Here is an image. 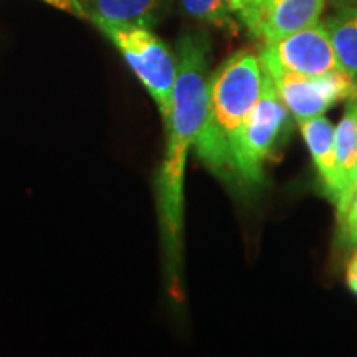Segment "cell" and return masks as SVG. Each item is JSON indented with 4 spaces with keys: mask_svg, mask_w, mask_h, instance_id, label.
I'll return each instance as SVG.
<instances>
[{
    "mask_svg": "<svg viewBox=\"0 0 357 357\" xmlns=\"http://www.w3.org/2000/svg\"><path fill=\"white\" fill-rule=\"evenodd\" d=\"M303 139H305L307 149L314 162L316 171L319 174L321 184L328 192L329 197H333L334 190V136H336V126L326 118L324 114L314 116L300 123Z\"/></svg>",
    "mask_w": 357,
    "mask_h": 357,
    "instance_id": "cell-8",
    "label": "cell"
},
{
    "mask_svg": "<svg viewBox=\"0 0 357 357\" xmlns=\"http://www.w3.org/2000/svg\"><path fill=\"white\" fill-rule=\"evenodd\" d=\"M351 100H352V101H354V105H356V109H357V93H356V95H354V96H352V98H351Z\"/></svg>",
    "mask_w": 357,
    "mask_h": 357,
    "instance_id": "cell-19",
    "label": "cell"
},
{
    "mask_svg": "<svg viewBox=\"0 0 357 357\" xmlns=\"http://www.w3.org/2000/svg\"><path fill=\"white\" fill-rule=\"evenodd\" d=\"M346 281L347 287L354 294H357V248L352 253V257L349 258L346 266Z\"/></svg>",
    "mask_w": 357,
    "mask_h": 357,
    "instance_id": "cell-17",
    "label": "cell"
},
{
    "mask_svg": "<svg viewBox=\"0 0 357 357\" xmlns=\"http://www.w3.org/2000/svg\"><path fill=\"white\" fill-rule=\"evenodd\" d=\"M208 50L211 45L202 35L187 33L177 42V77L166 123L167 147L158 177L160 235L172 293L178 287L182 263L185 160L197 146L208 114Z\"/></svg>",
    "mask_w": 357,
    "mask_h": 357,
    "instance_id": "cell-1",
    "label": "cell"
},
{
    "mask_svg": "<svg viewBox=\"0 0 357 357\" xmlns=\"http://www.w3.org/2000/svg\"><path fill=\"white\" fill-rule=\"evenodd\" d=\"M357 190V160H356V169H354V174H352L349 184L346 185V189L341 192V195H339V199L336 200V205H337V215L341 213L342 211L346 208V205L349 204V200L352 195H354V192Z\"/></svg>",
    "mask_w": 357,
    "mask_h": 357,
    "instance_id": "cell-16",
    "label": "cell"
},
{
    "mask_svg": "<svg viewBox=\"0 0 357 357\" xmlns=\"http://www.w3.org/2000/svg\"><path fill=\"white\" fill-rule=\"evenodd\" d=\"M324 25L339 65L357 86V3L337 8Z\"/></svg>",
    "mask_w": 357,
    "mask_h": 357,
    "instance_id": "cell-11",
    "label": "cell"
},
{
    "mask_svg": "<svg viewBox=\"0 0 357 357\" xmlns=\"http://www.w3.org/2000/svg\"><path fill=\"white\" fill-rule=\"evenodd\" d=\"M182 6L195 19L205 24L225 30L231 35L238 33L240 25L234 19V12L230 10L225 0H181Z\"/></svg>",
    "mask_w": 357,
    "mask_h": 357,
    "instance_id": "cell-12",
    "label": "cell"
},
{
    "mask_svg": "<svg viewBox=\"0 0 357 357\" xmlns=\"http://www.w3.org/2000/svg\"><path fill=\"white\" fill-rule=\"evenodd\" d=\"M225 2L229 3L230 10L240 17L242 24L252 17V13L255 12L258 6V0H225Z\"/></svg>",
    "mask_w": 357,
    "mask_h": 357,
    "instance_id": "cell-14",
    "label": "cell"
},
{
    "mask_svg": "<svg viewBox=\"0 0 357 357\" xmlns=\"http://www.w3.org/2000/svg\"><path fill=\"white\" fill-rule=\"evenodd\" d=\"M258 58L263 68H280L310 77L342 70L328 29L319 22L275 42L263 43Z\"/></svg>",
    "mask_w": 357,
    "mask_h": 357,
    "instance_id": "cell-6",
    "label": "cell"
},
{
    "mask_svg": "<svg viewBox=\"0 0 357 357\" xmlns=\"http://www.w3.org/2000/svg\"><path fill=\"white\" fill-rule=\"evenodd\" d=\"M263 71L271 78L280 100L298 123L324 114L337 101L349 100L357 93L356 83L344 70L318 77L280 68H263Z\"/></svg>",
    "mask_w": 357,
    "mask_h": 357,
    "instance_id": "cell-5",
    "label": "cell"
},
{
    "mask_svg": "<svg viewBox=\"0 0 357 357\" xmlns=\"http://www.w3.org/2000/svg\"><path fill=\"white\" fill-rule=\"evenodd\" d=\"M86 17L118 24L153 26L166 0H82Z\"/></svg>",
    "mask_w": 357,
    "mask_h": 357,
    "instance_id": "cell-9",
    "label": "cell"
},
{
    "mask_svg": "<svg viewBox=\"0 0 357 357\" xmlns=\"http://www.w3.org/2000/svg\"><path fill=\"white\" fill-rule=\"evenodd\" d=\"M91 22L121 52L126 63L154 100L164 123H167L177 77L176 55L162 40L151 32L149 26L118 24L102 19H91Z\"/></svg>",
    "mask_w": 357,
    "mask_h": 357,
    "instance_id": "cell-3",
    "label": "cell"
},
{
    "mask_svg": "<svg viewBox=\"0 0 357 357\" xmlns=\"http://www.w3.org/2000/svg\"><path fill=\"white\" fill-rule=\"evenodd\" d=\"M288 119V109L280 100L271 78L265 73L260 100L245 123L231 155L234 171L245 182L255 184L263 177V166L273 153Z\"/></svg>",
    "mask_w": 357,
    "mask_h": 357,
    "instance_id": "cell-4",
    "label": "cell"
},
{
    "mask_svg": "<svg viewBox=\"0 0 357 357\" xmlns=\"http://www.w3.org/2000/svg\"><path fill=\"white\" fill-rule=\"evenodd\" d=\"M334 190L333 200L336 202L341 192L349 184L357 160V109L354 101L347 100L346 114L336 126L334 136Z\"/></svg>",
    "mask_w": 357,
    "mask_h": 357,
    "instance_id": "cell-10",
    "label": "cell"
},
{
    "mask_svg": "<svg viewBox=\"0 0 357 357\" xmlns=\"http://www.w3.org/2000/svg\"><path fill=\"white\" fill-rule=\"evenodd\" d=\"M339 231H341L342 242L349 247L357 248V190L352 195L346 208L337 215Z\"/></svg>",
    "mask_w": 357,
    "mask_h": 357,
    "instance_id": "cell-13",
    "label": "cell"
},
{
    "mask_svg": "<svg viewBox=\"0 0 357 357\" xmlns=\"http://www.w3.org/2000/svg\"><path fill=\"white\" fill-rule=\"evenodd\" d=\"M45 3H50V6L61 8V10L73 13L77 17H86V10L82 0H43Z\"/></svg>",
    "mask_w": 357,
    "mask_h": 357,
    "instance_id": "cell-15",
    "label": "cell"
},
{
    "mask_svg": "<svg viewBox=\"0 0 357 357\" xmlns=\"http://www.w3.org/2000/svg\"><path fill=\"white\" fill-rule=\"evenodd\" d=\"M331 3L336 8H341L346 6H354V3H357V0H331Z\"/></svg>",
    "mask_w": 357,
    "mask_h": 357,
    "instance_id": "cell-18",
    "label": "cell"
},
{
    "mask_svg": "<svg viewBox=\"0 0 357 357\" xmlns=\"http://www.w3.org/2000/svg\"><path fill=\"white\" fill-rule=\"evenodd\" d=\"M265 71L260 58L240 50L208 75V114L197 155L213 171H234L231 155L245 123L260 100Z\"/></svg>",
    "mask_w": 357,
    "mask_h": 357,
    "instance_id": "cell-2",
    "label": "cell"
},
{
    "mask_svg": "<svg viewBox=\"0 0 357 357\" xmlns=\"http://www.w3.org/2000/svg\"><path fill=\"white\" fill-rule=\"evenodd\" d=\"M324 3L326 0H258L255 12L243 25L263 43L275 42L318 24Z\"/></svg>",
    "mask_w": 357,
    "mask_h": 357,
    "instance_id": "cell-7",
    "label": "cell"
}]
</instances>
